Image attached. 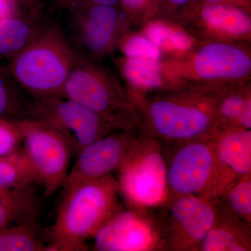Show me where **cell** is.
<instances>
[{
	"mask_svg": "<svg viewBox=\"0 0 251 251\" xmlns=\"http://www.w3.org/2000/svg\"><path fill=\"white\" fill-rule=\"evenodd\" d=\"M151 1V0H120V4L123 8L126 14L133 15L141 11Z\"/></svg>",
	"mask_w": 251,
	"mask_h": 251,
	"instance_id": "29",
	"label": "cell"
},
{
	"mask_svg": "<svg viewBox=\"0 0 251 251\" xmlns=\"http://www.w3.org/2000/svg\"><path fill=\"white\" fill-rule=\"evenodd\" d=\"M198 6L202 4H217V3H230V4H239L242 2L243 4L248 0H197Z\"/></svg>",
	"mask_w": 251,
	"mask_h": 251,
	"instance_id": "32",
	"label": "cell"
},
{
	"mask_svg": "<svg viewBox=\"0 0 251 251\" xmlns=\"http://www.w3.org/2000/svg\"><path fill=\"white\" fill-rule=\"evenodd\" d=\"M175 150L166 157L168 198L195 195L221 198L238 179L220 161L212 138L171 143Z\"/></svg>",
	"mask_w": 251,
	"mask_h": 251,
	"instance_id": "4",
	"label": "cell"
},
{
	"mask_svg": "<svg viewBox=\"0 0 251 251\" xmlns=\"http://www.w3.org/2000/svg\"><path fill=\"white\" fill-rule=\"evenodd\" d=\"M168 199L161 221L156 222L161 249L198 251L216 219V199L187 195Z\"/></svg>",
	"mask_w": 251,
	"mask_h": 251,
	"instance_id": "8",
	"label": "cell"
},
{
	"mask_svg": "<svg viewBox=\"0 0 251 251\" xmlns=\"http://www.w3.org/2000/svg\"><path fill=\"white\" fill-rule=\"evenodd\" d=\"M75 54L59 29L42 28L15 56L11 70L18 83L36 99L62 97Z\"/></svg>",
	"mask_w": 251,
	"mask_h": 251,
	"instance_id": "3",
	"label": "cell"
},
{
	"mask_svg": "<svg viewBox=\"0 0 251 251\" xmlns=\"http://www.w3.org/2000/svg\"><path fill=\"white\" fill-rule=\"evenodd\" d=\"M56 1L59 7L69 11L90 5L117 6L120 5V0H56Z\"/></svg>",
	"mask_w": 251,
	"mask_h": 251,
	"instance_id": "27",
	"label": "cell"
},
{
	"mask_svg": "<svg viewBox=\"0 0 251 251\" xmlns=\"http://www.w3.org/2000/svg\"><path fill=\"white\" fill-rule=\"evenodd\" d=\"M75 54L62 97L95 112L115 129L139 128V112L130 94L96 61Z\"/></svg>",
	"mask_w": 251,
	"mask_h": 251,
	"instance_id": "2",
	"label": "cell"
},
{
	"mask_svg": "<svg viewBox=\"0 0 251 251\" xmlns=\"http://www.w3.org/2000/svg\"><path fill=\"white\" fill-rule=\"evenodd\" d=\"M220 161L237 177L251 174V130L229 128L212 138Z\"/></svg>",
	"mask_w": 251,
	"mask_h": 251,
	"instance_id": "16",
	"label": "cell"
},
{
	"mask_svg": "<svg viewBox=\"0 0 251 251\" xmlns=\"http://www.w3.org/2000/svg\"><path fill=\"white\" fill-rule=\"evenodd\" d=\"M6 1H9V2L12 3V4H15L16 2H18V1H23V2H25V1H29L30 0H6Z\"/></svg>",
	"mask_w": 251,
	"mask_h": 251,
	"instance_id": "33",
	"label": "cell"
},
{
	"mask_svg": "<svg viewBox=\"0 0 251 251\" xmlns=\"http://www.w3.org/2000/svg\"><path fill=\"white\" fill-rule=\"evenodd\" d=\"M40 29L26 16L12 14L1 18L0 55L14 54L15 57L33 40Z\"/></svg>",
	"mask_w": 251,
	"mask_h": 251,
	"instance_id": "19",
	"label": "cell"
},
{
	"mask_svg": "<svg viewBox=\"0 0 251 251\" xmlns=\"http://www.w3.org/2000/svg\"><path fill=\"white\" fill-rule=\"evenodd\" d=\"M25 118L58 132L75 155L95 140L117 130L95 112L63 97L36 99L26 105Z\"/></svg>",
	"mask_w": 251,
	"mask_h": 251,
	"instance_id": "7",
	"label": "cell"
},
{
	"mask_svg": "<svg viewBox=\"0 0 251 251\" xmlns=\"http://www.w3.org/2000/svg\"><path fill=\"white\" fill-rule=\"evenodd\" d=\"M198 8L204 24L221 35L239 38L251 33V17L238 4L217 3L201 5Z\"/></svg>",
	"mask_w": 251,
	"mask_h": 251,
	"instance_id": "17",
	"label": "cell"
},
{
	"mask_svg": "<svg viewBox=\"0 0 251 251\" xmlns=\"http://www.w3.org/2000/svg\"><path fill=\"white\" fill-rule=\"evenodd\" d=\"M9 104V93L4 85L0 82V117L7 110Z\"/></svg>",
	"mask_w": 251,
	"mask_h": 251,
	"instance_id": "30",
	"label": "cell"
},
{
	"mask_svg": "<svg viewBox=\"0 0 251 251\" xmlns=\"http://www.w3.org/2000/svg\"><path fill=\"white\" fill-rule=\"evenodd\" d=\"M121 49L126 58H149L159 60L161 50L145 35L128 36L122 42Z\"/></svg>",
	"mask_w": 251,
	"mask_h": 251,
	"instance_id": "25",
	"label": "cell"
},
{
	"mask_svg": "<svg viewBox=\"0 0 251 251\" xmlns=\"http://www.w3.org/2000/svg\"><path fill=\"white\" fill-rule=\"evenodd\" d=\"M139 128L114 130L81 150L62 188V194L87 181L111 175L118 171L130 145L139 134Z\"/></svg>",
	"mask_w": 251,
	"mask_h": 251,
	"instance_id": "10",
	"label": "cell"
},
{
	"mask_svg": "<svg viewBox=\"0 0 251 251\" xmlns=\"http://www.w3.org/2000/svg\"><path fill=\"white\" fill-rule=\"evenodd\" d=\"M23 128L21 151L46 196L62 188L69 171L72 150L60 133L39 122L21 119Z\"/></svg>",
	"mask_w": 251,
	"mask_h": 251,
	"instance_id": "9",
	"label": "cell"
},
{
	"mask_svg": "<svg viewBox=\"0 0 251 251\" xmlns=\"http://www.w3.org/2000/svg\"><path fill=\"white\" fill-rule=\"evenodd\" d=\"M145 36L161 50L185 52L194 44L193 38L187 33L161 21L149 24Z\"/></svg>",
	"mask_w": 251,
	"mask_h": 251,
	"instance_id": "22",
	"label": "cell"
},
{
	"mask_svg": "<svg viewBox=\"0 0 251 251\" xmlns=\"http://www.w3.org/2000/svg\"><path fill=\"white\" fill-rule=\"evenodd\" d=\"M46 238L37 224L0 229V251H47Z\"/></svg>",
	"mask_w": 251,
	"mask_h": 251,
	"instance_id": "20",
	"label": "cell"
},
{
	"mask_svg": "<svg viewBox=\"0 0 251 251\" xmlns=\"http://www.w3.org/2000/svg\"><path fill=\"white\" fill-rule=\"evenodd\" d=\"M14 4L6 0H0V20L14 14Z\"/></svg>",
	"mask_w": 251,
	"mask_h": 251,
	"instance_id": "31",
	"label": "cell"
},
{
	"mask_svg": "<svg viewBox=\"0 0 251 251\" xmlns=\"http://www.w3.org/2000/svg\"><path fill=\"white\" fill-rule=\"evenodd\" d=\"M99 251H145L161 249L154 220L143 209H120L93 237Z\"/></svg>",
	"mask_w": 251,
	"mask_h": 251,
	"instance_id": "12",
	"label": "cell"
},
{
	"mask_svg": "<svg viewBox=\"0 0 251 251\" xmlns=\"http://www.w3.org/2000/svg\"><path fill=\"white\" fill-rule=\"evenodd\" d=\"M216 95L198 99L160 97L139 111L143 132L169 143L212 138L218 130Z\"/></svg>",
	"mask_w": 251,
	"mask_h": 251,
	"instance_id": "5",
	"label": "cell"
},
{
	"mask_svg": "<svg viewBox=\"0 0 251 251\" xmlns=\"http://www.w3.org/2000/svg\"><path fill=\"white\" fill-rule=\"evenodd\" d=\"M117 171L120 195L128 208L144 210L168 201L167 164L159 140L139 133Z\"/></svg>",
	"mask_w": 251,
	"mask_h": 251,
	"instance_id": "6",
	"label": "cell"
},
{
	"mask_svg": "<svg viewBox=\"0 0 251 251\" xmlns=\"http://www.w3.org/2000/svg\"><path fill=\"white\" fill-rule=\"evenodd\" d=\"M122 72L128 85L135 90H156L163 85L158 60L125 57L122 64Z\"/></svg>",
	"mask_w": 251,
	"mask_h": 251,
	"instance_id": "21",
	"label": "cell"
},
{
	"mask_svg": "<svg viewBox=\"0 0 251 251\" xmlns=\"http://www.w3.org/2000/svg\"><path fill=\"white\" fill-rule=\"evenodd\" d=\"M23 138L21 119L9 121L0 118V156H9L19 151Z\"/></svg>",
	"mask_w": 251,
	"mask_h": 251,
	"instance_id": "26",
	"label": "cell"
},
{
	"mask_svg": "<svg viewBox=\"0 0 251 251\" xmlns=\"http://www.w3.org/2000/svg\"><path fill=\"white\" fill-rule=\"evenodd\" d=\"M221 198L226 205L246 223H251V174L238 178Z\"/></svg>",
	"mask_w": 251,
	"mask_h": 251,
	"instance_id": "24",
	"label": "cell"
},
{
	"mask_svg": "<svg viewBox=\"0 0 251 251\" xmlns=\"http://www.w3.org/2000/svg\"><path fill=\"white\" fill-rule=\"evenodd\" d=\"M216 120L218 130L229 128H251L250 93L240 90L226 91L216 95Z\"/></svg>",
	"mask_w": 251,
	"mask_h": 251,
	"instance_id": "18",
	"label": "cell"
},
{
	"mask_svg": "<svg viewBox=\"0 0 251 251\" xmlns=\"http://www.w3.org/2000/svg\"><path fill=\"white\" fill-rule=\"evenodd\" d=\"M29 184H36L35 175L21 150L9 156H0V187Z\"/></svg>",
	"mask_w": 251,
	"mask_h": 251,
	"instance_id": "23",
	"label": "cell"
},
{
	"mask_svg": "<svg viewBox=\"0 0 251 251\" xmlns=\"http://www.w3.org/2000/svg\"><path fill=\"white\" fill-rule=\"evenodd\" d=\"M163 5L173 11H191L198 7L197 0H159Z\"/></svg>",
	"mask_w": 251,
	"mask_h": 251,
	"instance_id": "28",
	"label": "cell"
},
{
	"mask_svg": "<svg viewBox=\"0 0 251 251\" xmlns=\"http://www.w3.org/2000/svg\"><path fill=\"white\" fill-rule=\"evenodd\" d=\"M72 30L76 53L97 61L111 50L120 31L117 6L90 5L72 10Z\"/></svg>",
	"mask_w": 251,
	"mask_h": 251,
	"instance_id": "11",
	"label": "cell"
},
{
	"mask_svg": "<svg viewBox=\"0 0 251 251\" xmlns=\"http://www.w3.org/2000/svg\"><path fill=\"white\" fill-rule=\"evenodd\" d=\"M195 74L203 80L234 82L250 75L251 58L239 46L212 42L198 50L193 59Z\"/></svg>",
	"mask_w": 251,
	"mask_h": 251,
	"instance_id": "13",
	"label": "cell"
},
{
	"mask_svg": "<svg viewBox=\"0 0 251 251\" xmlns=\"http://www.w3.org/2000/svg\"><path fill=\"white\" fill-rule=\"evenodd\" d=\"M119 195L117 180L112 175L61 195L57 218L46 235L47 251H88L86 242L120 210Z\"/></svg>",
	"mask_w": 251,
	"mask_h": 251,
	"instance_id": "1",
	"label": "cell"
},
{
	"mask_svg": "<svg viewBox=\"0 0 251 251\" xmlns=\"http://www.w3.org/2000/svg\"><path fill=\"white\" fill-rule=\"evenodd\" d=\"M217 203L216 219L200 244L201 251L251 250V225L238 217L226 205Z\"/></svg>",
	"mask_w": 251,
	"mask_h": 251,
	"instance_id": "14",
	"label": "cell"
},
{
	"mask_svg": "<svg viewBox=\"0 0 251 251\" xmlns=\"http://www.w3.org/2000/svg\"><path fill=\"white\" fill-rule=\"evenodd\" d=\"M33 184L0 187V229L37 224L40 202Z\"/></svg>",
	"mask_w": 251,
	"mask_h": 251,
	"instance_id": "15",
	"label": "cell"
}]
</instances>
